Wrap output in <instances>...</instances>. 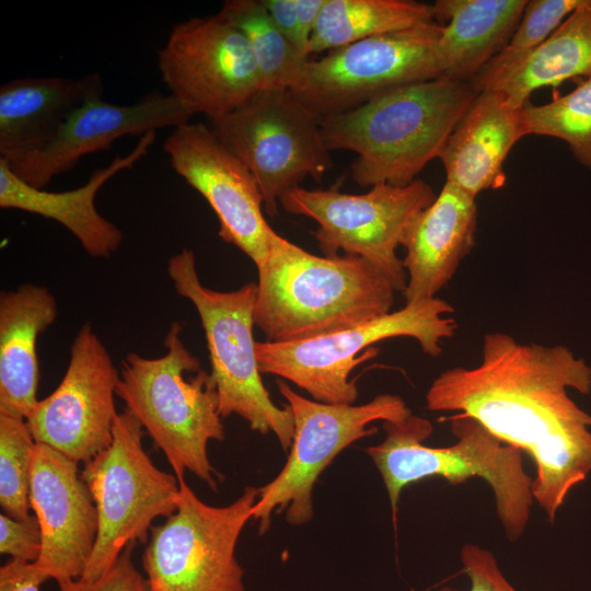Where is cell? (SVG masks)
Listing matches in <instances>:
<instances>
[{"instance_id": "obj_1", "label": "cell", "mask_w": 591, "mask_h": 591, "mask_svg": "<svg viewBox=\"0 0 591 591\" xmlns=\"http://www.w3.org/2000/svg\"><path fill=\"white\" fill-rule=\"evenodd\" d=\"M591 391V367L565 346L522 344L507 333L484 336L482 360L455 367L429 386L431 412H459L534 461L533 499L554 521L591 472V415L569 390Z\"/></svg>"}, {"instance_id": "obj_2", "label": "cell", "mask_w": 591, "mask_h": 591, "mask_svg": "<svg viewBox=\"0 0 591 591\" xmlns=\"http://www.w3.org/2000/svg\"><path fill=\"white\" fill-rule=\"evenodd\" d=\"M255 325L269 343L351 328L392 312L389 278L354 255L317 256L273 230L257 268Z\"/></svg>"}, {"instance_id": "obj_3", "label": "cell", "mask_w": 591, "mask_h": 591, "mask_svg": "<svg viewBox=\"0 0 591 591\" xmlns=\"http://www.w3.org/2000/svg\"><path fill=\"white\" fill-rule=\"evenodd\" d=\"M471 82L439 78L398 86L366 104L320 118L331 150L357 154L350 165L362 187H404L433 159L476 96Z\"/></svg>"}, {"instance_id": "obj_4", "label": "cell", "mask_w": 591, "mask_h": 591, "mask_svg": "<svg viewBox=\"0 0 591 591\" xmlns=\"http://www.w3.org/2000/svg\"><path fill=\"white\" fill-rule=\"evenodd\" d=\"M183 326L171 323L165 355L136 352L121 363L116 395L164 453L177 478L186 471L217 490L221 475L208 457V443L224 439L219 396L210 373L182 339Z\"/></svg>"}, {"instance_id": "obj_5", "label": "cell", "mask_w": 591, "mask_h": 591, "mask_svg": "<svg viewBox=\"0 0 591 591\" xmlns=\"http://www.w3.org/2000/svg\"><path fill=\"white\" fill-rule=\"evenodd\" d=\"M450 421L457 441L445 448L425 445L432 424L412 414L401 421H382L384 440L366 449L385 485L394 523L406 486L432 476L443 477L452 485L478 476L494 491L506 536L517 541L526 528L534 500L522 451L499 440L471 416L456 414Z\"/></svg>"}, {"instance_id": "obj_6", "label": "cell", "mask_w": 591, "mask_h": 591, "mask_svg": "<svg viewBox=\"0 0 591 591\" xmlns=\"http://www.w3.org/2000/svg\"><path fill=\"white\" fill-rule=\"evenodd\" d=\"M167 274L178 296L189 300L200 317L221 417L235 414L252 430L274 433L282 449L290 448L294 433L291 409L271 399L256 356L253 327L257 283L248 282L233 291L204 286L189 248L169 259Z\"/></svg>"}, {"instance_id": "obj_7", "label": "cell", "mask_w": 591, "mask_h": 591, "mask_svg": "<svg viewBox=\"0 0 591 591\" xmlns=\"http://www.w3.org/2000/svg\"><path fill=\"white\" fill-rule=\"evenodd\" d=\"M453 310L448 301L434 297L406 302L397 311L318 337L291 343L256 341L259 370L296 384L317 402L354 404L358 387L350 373L374 357L373 349L360 352L381 340L409 337L427 356L437 358L442 341L457 329L456 321L449 316Z\"/></svg>"}, {"instance_id": "obj_8", "label": "cell", "mask_w": 591, "mask_h": 591, "mask_svg": "<svg viewBox=\"0 0 591 591\" xmlns=\"http://www.w3.org/2000/svg\"><path fill=\"white\" fill-rule=\"evenodd\" d=\"M143 434L140 421L125 409L116 417L112 443L81 471L99 518L82 581L99 579L129 544L148 543L152 522L177 509L178 479L155 466L142 445Z\"/></svg>"}, {"instance_id": "obj_9", "label": "cell", "mask_w": 591, "mask_h": 591, "mask_svg": "<svg viewBox=\"0 0 591 591\" xmlns=\"http://www.w3.org/2000/svg\"><path fill=\"white\" fill-rule=\"evenodd\" d=\"M278 390L291 409L294 433L289 456L279 474L258 488L252 518L260 532L268 529L275 511H286L292 525L313 518L312 491L322 472L334 457L355 441L378 432L373 421H401L412 415L404 399L380 394L366 404H328L309 399L281 379Z\"/></svg>"}, {"instance_id": "obj_10", "label": "cell", "mask_w": 591, "mask_h": 591, "mask_svg": "<svg viewBox=\"0 0 591 591\" xmlns=\"http://www.w3.org/2000/svg\"><path fill=\"white\" fill-rule=\"evenodd\" d=\"M176 511L150 530L142 568L152 591H245L235 547L258 498L246 487L232 503L201 501L177 478Z\"/></svg>"}, {"instance_id": "obj_11", "label": "cell", "mask_w": 591, "mask_h": 591, "mask_svg": "<svg viewBox=\"0 0 591 591\" xmlns=\"http://www.w3.org/2000/svg\"><path fill=\"white\" fill-rule=\"evenodd\" d=\"M209 121L254 175L271 218L278 215L283 194L308 176L321 183L333 167L320 117L288 89L262 90L246 105Z\"/></svg>"}, {"instance_id": "obj_12", "label": "cell", "mask_w": 591, "mask_h": 591, "mask_svg": "<svg viewBox=\"0 0 591 591\" xmlns=\"http://www.w3.org/2000/svg\"><path fill=\"white\" fill-rule=\"evenodd\" d=\"M436 197L432 187L417 178L404 187L380 184L356 195L298 186L283 194L279 205L317 223L312 234L325 256L339 251L359 256L404 292L407 274L396 251L412 221Z\"/></svg>"}, {"instance_id": "obj_13", "label": "cell", "mask_w": 591, "mask_h": 591, "mask_svg": "<svg viewBox=\"0 0 591 591\" xmlns=\"http://www.w3.org/2000/svg\"><path fill=\"white\" fill-rule=\"evenodd\" d=\"M436 21L368 37L309 59L291 94L320 118L352 111L390 90L442 78Z\"/></svg>"}, {"instance_id": "obj_14", "label": "cell", "mask_w": 591, "mask_h": 591, "mask_svg": "<svg viewBox=\"0 0 591 591\" xmlns=\"http://www.w3.org/2000/svg\"><path fill=\"white\" fill-rule=\"evenodd\" d=\"M158 69L171 94L208 119L236 111L263 90L246 37L218 14L175 23L158 53Z\"/></svg>"}, {"instance_id": "obj_15", "label": "cell", "mask_w": 591, "mask_h": 591, "mask_svg": "<svg viewBox=\"0 0 591 591\" xmlns=\"http://www.w3.org/2000/svg\"><path fill=\"white\" fill-rule=\"evenodd\" d=\"M120 375L90 323L70 348L66 373L56 390L37 402L25 419L35 443L86 463L113 440L118 413L114 395Z\"/></svg>"}, {"instance_id": "obj_16", "label": "cell", "mask_w": 591, "mask_h": 591, "mask_svg": "<svg viewBox=\"0 0 591 591\" xmlns=\"http://www.w3.org/2000/svg\"><path fill=\"white\" fill-rule=\"evenodd\" d=\"M174 172L198 192L219 221V236L236 246L258 268L273 232L264 199L248 167L204 123L172 129L163 143Z\"/></svg>"}, {"instance_id": "obj_17", "label": "cell", "mask_w": 591, "mask_h": 591, "mask_svg": "<svg viewBox=\"0 0 591 591\" xmlns=\"http://www.w3.org/2000/svg\"><path fill=\"white\" fill-rule=\"evenodd\" d=\"M30 503L42 532L36 564L58 584L80 579L96 542L99 518L78 463L35 443Z\"/></svg>"}, {"instance_id": "obj_18", "label": "cell", "mask_w": 591, "mask_h": 591, "mask_svg": "<svg viewBox=\"0 0 591 591\" xmlns=\"http://www.w3.org/2000/svg\"><path fill=\"white\" fill-rule=\"evenodd\" d=\"M194 113L174 95L152 91L131 105L108 103L94 96L79 106L45 147L9 165L22 181L36 188L69 172L85 155L108 150L125 136H143L160 128L189 123Z\"/></svg>"}, {"instance_id": "obj_19", "label": "cell", "mask_w": 591, "mask_h": 591, "mask_svg": "<svg viewBox=\"0 0 591 591\" xmlns=\"http://www.w3.org/2000/svg\"><path fill=\"white\" fill-rule=\"evenodd\" d=\"M523 107L512 105L500 91L477 92L439 157L445 182L475 198L503 187L506 159L512 147L529 136Z\"/></svg>"}, {"instance_id": "obj_20", "label": "cell", "mask_w": 591, "mask_h": 591, "mask_svg": "<svg viewBox=\"0 0 591 591\" xmlns=\"http://www.w3.org/2000/svg\"><path fill=\"white\" fill-rule=\"evenodd\" d=\"M155 139L157 131L147 132L129 153L117 155L107 166L93 171L84 185L66 192L33 187L0 160V207L54 220L71 232L91 257L109 258L120 247L123 232L96 210L95 196L113 176L147 155Z\"/></svg>"}, {"instance_id": "obj_21", "label": "cell", "mask_w": 591, "mask_h": 591, "mask_svg": "<svg viewBox=\"0 0 591 591\" xmlns=\"http://www.w3.org/2000/svg\"><path fill=\"white\" fill-rule=\"evenodd\" d=\"M475 197L445 182L434 201L407 228L401 246L406 302L437 297L475 245Z\"/></svg>"}, {"instance_id": "obj_22", "label": "cell", "mask_w": 591, "mask_h": 591, "mask_svg": "<svg viewBox=\"0 0 591 591\" xmlns=\"http://www.w3.org/2000/svg\"><path fill=\"white\" fill-rule=\"evenodd\" d=\"M101 74L27 77L0 86V160L13 165L45 147L85 101L102 96Z\"/></svg>"}, {"instance_id": "obj_23", "label": "cell", "mask_w": 591, "mask_h": 591, "mask_svg": "<svg viewBox=\"0 0 591 591\" xmlns=\"http://www.w3.org/2000/svg\"><path fill=\"white\" fill-rule=\"evenodd\" d=\"M58 315L43 286L25 283L0 294V415L26 419L37 404L36 341Z\"/></svg>"}, {"instance_id": "obj_24", "label": "cell", "mask_w": 591, "mask_h": 591, "mask_svg": "<svg viewBox=\"0 0 591 591\" xmlns=\"http://www.w3.org/2000/svg\"><path fill=\"white\" fill-rule=\"evenodd\" d=\"M528 0H437L442 78L470 82L513 35Z\"/></svg>"}, {"instance_id": "obj_25", "label": "cell", "mask_w": 591, "mask_h": 591, "mask_svg": "<svg viewBox=\"0 0 591 591\" xmlns=\"http://www.w3.org/2000/svg\"><path fill=\"white\" fill-rule=\"evenodd\" d=\"M589 76L591 0H582L540 47L487 89L500 91L512 105L523 107L537 89Z\"/></svg>"}, {"instance_id": "obj_26", "label": "cell", "mask_w": 591, "mask_h": 591, "mask_svg": "<svg viewBox=\"0 0 591 591\" xmlns=\"http://www.w3.org/2000/svg\"><path fill=\"white\" fill-rule=\"evenodd\" d=\"M434 21L433 4L414 0H326L309 54Z\"/></svg>"}, {"instance_id": "obj_27", "label": "cell", "mask_w": 591, "mask_h": 591, "mask_svg": "<svg viewBox=\"0 0 591 591\" xmlns=\"http://www.w3.org/2000/svg\"><path fill=\"white\" fill-rule=\"evenodd\" d=\"M217 14L246 37L263 90H290L299 81L309 57L276 27L262 0H225Z\"/></svg>"}, {"instance_id": "obj_28", "label": "cell", "mask_w": 591, "mask_h": 591, "mask_svg": "<svg viewBox=\"0 0 591 591\" xmlns=\"http://www.w3.org/2000/svg\"><path fill=\"white\" fill-rule=\"evenodd\" d=\"M523 109L529 135L561 139L591 171V76L569 93L543 105L528 102Z\"/></svg>"}, {"instance_id": "obj_29", "label": "cell", "mask_w": 591, "mask_h": 591, "mask_svg": "<svg viewBox=\"0 0 591 591\" xmlns=\"http://www.w3.org/2000/svg\"><path fill=\"white\" fill-rule=\"evenodd\" d=\"M582 0H528L508 44L470 82L477 92L531 55Z\"/></svg>"}, {"instance_id": "obj_30", "label": "cell", "mask_w": 591, "mask_h": 591, "mask_svg": "<svg viewBox=\"0 0 591 591\" xmlns=\"http://www.w3.org/2000/svg\"><path fill=\"white\" fill-rule=\"evenodd\" d=\"M35 441L23 418L0 415V505L4 514L26 520Z\"/></svg>"}, {"instance_id": "obj_31", "label": "cell", "mask_w": 591, "mask_h": 591, "mask_svg": "<svg viewBox=\"0 0 591 591\" xmlns=\"http://www.w3.org/2000/svg\"><path fill=\"white\" fill-rule=\"evenodd\" d=\"M135 545L129 544L99 579L92 582L80 579L67 581L58 584L59 591H152L147 578L132 563Z\"/></svg>"}, {"instance_id": "obj_32", "label": "cell", "mask_w": 591, "mask_h": 591, "mask_svg": "<svg viewBox=\"0 0 591 591\" xmlns=\"http://www.w3.org/2000/svg\"><path fill=\"white\" fill-rule=\"evenodd\" d=\"M461 561L471 581L468 591H518L503 576L491 552L465 544L461 549ZM437 591L459 590L445 586Z\"/></svg>"}, {"instance_id": "obj_33", "label": "cell", "mask_w": 591, "mask_h": 591, "mask_svg": "<svg viewBox=\"0 0 591 591\" xmlns=\"http://www.w3.org/2000/svg\"><path fill=\"white\" fill-rule=\"evenodd\" d=\"M42 551V532L35 515L16 520L0 514V553L11 558L35 563Z\"/></svg>"}, {"instance_id": "obj_34", "label": "cell", "mask_w": 591, "mask_h": 591, "mask_svg": "<svg viewBox=\"0 0 591 591\" xmlns=\"http://www.w3.org/2000/svg\"><path fill=\"white\" fill-rule=\"evenodd\" d=\"M51 579L37 564L10 558L0 568V591H40Z\"/></svg>"}, {"instance_id": "obj_35", "label": "cell", "mask_w": 591, "mask_h": 591, "mask_svg": "<svg viewBox=\"0 0 591 591\" xmlns=\"http://www.w3.org/2000/svg\"><path fill=\"white\" fill-rule=\"evenodd\" d=\"M262 3L276 27L299 49L296 0H262Z\"/></svg>"}, {"instance_id": "obj_36", "label": "cell", "mask_w": 591, "mask_h": 591, "mask_svg": "<svg viewBox=\"0 0 591 591\" xmlns=\"http://www.w3.org/2000/svg\"><path fill=\"white\" fill-rule=\"evenodd\" d=\"M326 0H296L298 18V46L305 55L309 54L310 40L318 15Z\"/></svg>"}]
</instances>
